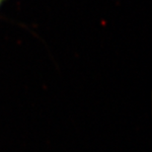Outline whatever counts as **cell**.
<instances>
[{"label": "cell", "instance_id": "cell-1", "mask_svg": "<svg viewBox=\"0 0 152 152\" xmlns=\"http://www.w3.org/2000/svg\"><path fill=\"white\" fill-rule=\"evenodd\" d=\"M4 1H5V0H0V7L2 6V4L4 3Z\"/></svg>", "mask_w": 152, "mask_h": 152}]
</instances>
